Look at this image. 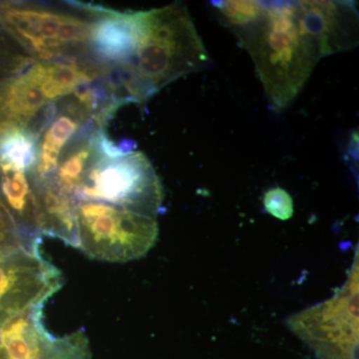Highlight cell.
<instances>
[{"instance_id": "6da1fadb", "label": "cell", "mask_w": 359, "mask_h": 359, "mask_svg": "<svg viewBox=\"0 0 359 359\" xmlns=\"http://www.w3.org/2000/svg\"><path fill=\"white\" fill-rule=\"evenodd\" d=\"M233 32L249 52L275 111L294 100L325 57L301 1H259L257 15Z\"/></svg>"}, {"instance_id": "7a4b0ae2", "label": "cell", "mask_w": 359, "mask_h": 359, "mask_svg": "<svg viewBox=\"0 0 359 359\" xmlns=\"http://www.w3.org/2000/svg\"><path fill=\"white\" fill-rule=\"evenodd\" d=\"M140 36L124 83L133 100H147L167 84L209 62L190 13L183 4L139 11Z\"/></svg>"}, {"instance_id": "3957f363", "label": "cell", "mask_w": 359, "mask_h": 359, "mask_svg": "<svg viewBox=\"0 0 359 359\" xmlns=\"http://www.w3.org/2000/svg\"><path fill=\"white\" fill-rule=\"evenodd\" d=\"M77 249L92 259L125 263L140 259L158 238L157 217L101 202L75 205Z\"/></svg>"}, {"instance_id": "277c9868", "label": "cell", "mask_w": 359, "mask_h": 359, "mask_svg": "<svg viewBox=\"0 0 359 359\" xmlns=\"http://www.w3.org/2000/svg\"><path fill=\"white\" fill-rule=\"evenodd\" d=\"M89 201L157 217L163 203L162 185L143 153L131 151L108 158L95 148V157L74 195L75 205Z\"/></svg>"}, {"instance_id": "5b68a950", "label": "cell", "mask_w": 359, "mask_h": 359, "mask_svg": "<svg viewBox=\"0 0 359 359\" xmlns=\"http://www.w3.org/2000/svg\"><path fill=\"white\" fill-rule=\"evenodd\" d=\"M96 15L97 6L82 16L34 4H0L2 27L33 56L50 62H77L73 52L89 48Z\"/></svg>"}, {"instance_id": "8992f818", "label": "cell", "mask_w": 359, "mask_h": 359, "mask_svg": "<svg viewBox=\"0 0 359 359\" xmlns=\"http://www.w3.org/2000/svg\"><path fill=\"white\" fill-rule=\"evenodd\" d=\"M358 271L334 299L290 318L318 358L358 359Z\"/></svg>"}, {"instance_id": "52a82bcc", "label": "cell", "mask_w": 359, "mask_h": 359, "mask_svg": "<svg viewBox=\"0 0 359 359\" xmlns=\"http://www.w3.org/2000/svg\"><path fill=\"white\" fill-rule=\"evenodd\" d=\"M62 285L55 266L39 249L0 257V327L16 316L43 306Z\"/></svg>"}, {"instance_id": "ba28073f", "label": "cell", "mask_w": 359, "mask_h": 359, "mask_svg": "<svg viewBox=\"0 0 359 359\" xmlns=\"http://www.w3.org/2000/svg\"><path fill=\"white\" fill-rule=\"evenodd\" d=\"M140 36L139 11L119 13L97 6L89 50L98 62L116 66L126 76L133 63Z\"/></svg>"}, {"instance_id": "9c48e42d", "label": "cell", "mask_w": 359, "mask_h": 359, "mask_svg": "<svg viewBox=\"0 0 359 359\" xmlns=\"http://www.w3.org/2000/svg\"><path fill=\"white\" fill-rule=\"evenodd\" d=\"M85 110L86 109L84 106L79 104L73 111L69 110L54 118L44 135L41 148L39 151V159L35 165L32 182L44 181L56 171L59 164V156L66 143L79 128Z\"/></svg>"}, {"instance_id": "30bf717a", "label": "cell", "mask_w": 359, "mask_h": 359, "mask_svg": "<svg viewBox=\"0 0 359 359\" xmlns=\"http://www.w3.org/2000/svg\"><path fill=\"white\" fill-rule=\"evenodd\" d=\"M39 137L25 127L11 122L0 125V171L26 172L36 165Z\"/></svg>"}, {"instance_id": "8fae6325", "label": "cell", "mask_w": 359, "mask_h": 359, "mask_svg": "<svg viewBox=\"0 0 359 359\" xmlns=\"http://www.w3.org/2000/svg\"><path fill=\"white\" fill-rule=\"evenodd\" d=\"M20 250L36 249H30L26 245L13 219L9 217L8 212L0 203V257L6 256Z\"/></svg>"}, {"instance_id": "7c38bea8", "label": "cell", "mask_w": 359, "mask_h": 359, "mask_svg": "<svg viewBox=\"0 0 359 359\" xmlns=\"http://www.w3.org/2000/svg\"><path fill=\"white\" fill-rule=\"evenodd\" d=\"M264 207L276 218L289 219L294 212L292 197L280 188H273L264 195Z\"/></svg>"}]
</instances>
